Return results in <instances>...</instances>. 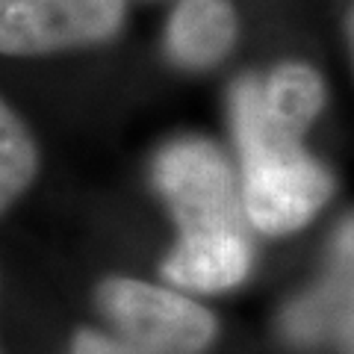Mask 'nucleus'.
I'll return each instance as SVG.
<instances>
[{
  "label": "nucleus",
  "mask_w": 354,
  "mask_h": 354,
  "mask_svg": "<svg viewBox=\"0 0 354 354\" xmlns=\"http://www.w3.org/2000/svg\"><path fill=\"white\" fill-rule=\"evenodd\" d=\"M230 124L242 157V209L260 234L283 236L319 213L334 180L295 136L269 115L263 83L254 77L230 88Z\"/></svg>",
  "instance_id": "obj_1"
},
{
  "label": "nucleus",
  "mask_w": 354,
  "mask_h": 354,
  "mask_svg": "<svg viewBox=\"0 0 354 354\" xmlns=\"http://www.w3.org/2000/svg\"><path fill=\"white\" fill-rule=\"evenodd\" d=\"M153 186L169 201L180 236L242 230L230 165L207 139H174L153 157Z\"/></svg>",
  "instance_id": "obj_2"
},
{
  "label": "nucleus",
  "mask_w": 354,
  "mask_h": 354,
  "mask_svg": "<svg viewBox=\"0 0 354 354\" xmlns=\"http://www.w3.org/2000/svg\"><path fill=\"white\" fill-rule=\"evenodd\" d=\"M109 328L153 354H207L218 322L207 307L177 290L136 278H109L97 290Z\"/></svg>",
  "instance_id": "obj_3"
},
{
  "label": "nucleus",
  "mask_w": 354,
  "mask_h": 354,
  "mask_svg": "<svg viewBox=\"0 0 354 354\" xmlns=\"http://www.w3.org/2000/svg\"><path fill=\"white\" fill-rule=\"evenodd\" d=\"M278 328L290 346L354 354V213L330 239L322 278L283 307Z\"/></svg>",
  "instance_id": "obj_4"
},
{
  "label": "nucleus",
  "mask_w": 354,
  "mask_h": 354,
  "mask_svg": "<svg viewBox=\"0 0 354 354\" xmlns=\"http://www.w3.org/2000/svg\"><path fill=\"white\" fill-rule=\"evenodd\" d=\"M124 0H0V48L12 57L53 53L106 39Z\"/></svg>",
  "instance_id": "obj_5"
},
{
  "label": "nucleus",
  "mask_w": 354,
  "mask_h": 354,
  "mask_svg": "<svg viewBox=\"0 0 354 354\" xmlns=\"http://www.w3.org/2000/svg\"><path fill=\"white\" fill-rule=\"evenodd\" d=\"M251 272V245L245 230L180 236L162 260V278L177 290L225 292Z\"/></svg>",
  "instance_id": "obj_6"
},
{
  "label": "nucleus",
  "mask_w": 354,
  "mask_h": 354,
  "mask_svg": "<svg viewBox=\"0 0 354 354\" xmlns=\"http://www.w3.org/2000/svg\"><path fill=\"white\" fill-rule=\"evenodd\" d=\"M236 39V12L227 0H180L169 24V57L183 68L216 65Z\"/></svg>",
  "instance_id": "obj_7"
},
{
  "label": "nucleus",
  "mask_w": 354,
  "mask_h": 354,
  "mask_svg": "<svg viewBox=\"0 0 354 354\" xmlns=\"http://www.w3.org/2000/svg\"><path fill=\"white\" fill-rule=\"evenodd\" d=\"M263 95H266L269 115L278 121L281 127L295 133V136H301L310 127V121L319 115L322 101H325L319 74L301 62L278 65V68L269 74V80L263 83Z\"/></svg>",
  "instance_id": "obj_8"
},
{
  "label": "nucleus",
  "mask_w": 354,
  "mask_h": 354,
  "mask_svg": "<svg viewBox=\"0 0 354 354\" xmlns=\"http://www.w3.org/2000/svg\"><path fill=\"white\" fill-rule=\"evenodd\" d=\"M39 169V153L30 130L12 109H0V201L9 207L27 189Z\"/></svg>",
  "instance_id": "obj_9"
},
{
  "label": "nucleus",
  "mask_w": 354,
  "mask_h": 354,
  "mask_svg": "<svg viewBox=\"0 0 354 354\" xmlns=\"http://www.w3.org/2000/svg\"><path fill=\"white\" fill-rule=\"evenodd\" d=\"M71 354H153V351L139 346V342H133L124 334H118V330L80 328L74 334Z\"/></svg>",
  "instance_id": "obj_10"
}]
</instances>
